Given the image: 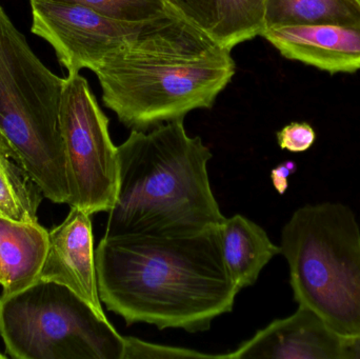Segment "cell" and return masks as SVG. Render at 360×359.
<instances>
[{
    "mask_svg": "<svg viewBox=\"0 0 360 359\" xmlns=\"http://www.w3.org/2000/svg\"><path fill=\"white\" fill-rule=\"evenodd\" d=\"M220 227L186 235L103 236L95 250L101 303L127 326L210 330L232 312L240 292L224 263Z\"/></svg>",
    "mask_w": 360,
    "mask_h": 359,
    "instance_id": "6da1fadb",
    "label": "cell"
},
{
    "mask_svg": "<svg viewBox=\"0 0 360 359\" xmlns=\"http://www.w3.org/2000/svg\"><path fill=\"white\" fill-rule=\"evenodd\" d=\"M235 71L231 51L181 15L167 17L93 70L105 107L137 131L211 109Z\"/></svg>",
    "mask_w": 360,
    "mask_h": 359,
    "instance_id": "7a4b0ae2",
    "label": "cell"
},
{
    "mask_svg": "<svg viewBox=\"0 0 360 359\" xmlns=\"http://www.w3.org/2000/svg\"><path fill=\"white\" fill-rule=\"evenodd\" d=\"M212 157L200 137L188 136L184 120L148 133L132 130L117 147V194L105 237L186 235L220 227L226 216L210 183Z\"/></svg>",
    "mask_w": 360,
    "mask_h": 359,
    "instance_id": "3957f363",
    "label": "cell"
},
{
    "mask_svg": "<svg viewBox=\"0 0 360 359\" xmlns=\"http://www.w3.org/2000/svg\"><path fill=\"white\" fill-rule=\"evenodd\" d=\"M294 299L342 339L360 334V228L338 202L297 209L281 231Z\"/></svg>",
    "mask_w": 360,
    "mask_h": 359,
    "instance_id": "277c9868",
    "label": "cell"
},
{
    "mask_svg": "<svg viewBox=\"0 0 360 359\" xmlns=\"http://www.w3.org/2000/svg\"><path fill=\"white\" fill-rule=\"evenodd\" d=\"M63 84L65 78L38 58L0 6V132L54 204L70 200L59 128Z\"/></svg>",
    "mask_w": 360,
    "mask_h": 359,
    "instance_id": "5b68a950",
    "label": "cell"
},
{
    "mask_svg": "<svg viewBox=\"0 0 360 359\" xmlns=\"http://www.w3.org/2000/svg\"><path fill=\"white\" fill-rule=\"evenodd\" d=\"M0 335L14 359H124V337L73 291L37 280L0 296Z\"/></svg>",
    "mask_w": 360,
    "mask_h": 359,
    "instance_id": "8992f818",
    "label": "cell"
},
{
    "mask_svg": "<svg viewBox=\"0 0 360 359\" xmlns=\"http://www.w3.org/2000/svg\"><path fill=\"white\" fill-rule=\"evenodd\" d=\"M59 128L67 159L68 204L91 216L109 213L117 194V147L110 136L109 118L79 73L65 78Z\"/></svg>",
    "mask_w": 360,
    "mask_h": 359,
    "instance_id": "52a82bcc",
    "label": "cell"
},
{
    "mask_svg": "<svg viewBox=\"0 0 360 359\" xmlns=\"http://www.w3.org/2000/svg\"><path fill=\"white\" fill-rule=\"evenodd\" d=\"M32 33L46 40L69 74L95 69L103 58L134 41L167 17L146 21L110 18L78 4L30 0Z\"/></svg>",
    "mask_w": 360,
    "mask_h": 359,
    "instance_id": "ba28073f",
    "label": "cell"
},
{
    "mask_svg": "<svg viewBox=\"0 0 360 359\" xmlns=\"http://www.w3.org/2000/svg\"><path fill=\"white\" fill-rule=\"evenodd\" d=\"M67 287L107 318L97 284L91 215L71 207L67 218L49 231V248L39 280Z\"/></svg>",
    "mask_w": 360,
    "mask_h": 359,
    "instance_id": "9c48e42d",
    "label": "cell"
},
{
    "mask_svg": "<svg viewBox=\"0 0 360 359\" xmlns=\"http://www.w3.org/2000/svg\"><path fill=\"white\" fill-rule=\"evenodd\" d=\"M344 339L323 318L300 306L289 318L276 320L228 354L229 359H342Z\"/></svg>",
    "mask_w": 360,
    "mask_h": 359,
    "instance_id": "30bf717a",
    "label": "cell"
},
{
    "mask_svg": "<svg viewBox=\"0 0 360 359\" xmlns=\"http://www.w3.org/2000/svg\"><path fill=\"white\" fill-rule=\"evenodd\" d=\"M285 58L330 74L360 70V27L347 25H285L262 34Z\"/></svg>",
    "mask_w": 360,
    "mask_h": 359,
    "instance_id": "8fae6325",
    "label": "cell"
},
{
    "mask_svg": "<svg viewBox=\"0 0 360 359\" xmlns=\"http://www.w3.org/2000/svg\"><path fill=\"white\" fill-rule=\"evenodd\" d=\"M184 19L228 51L262 36L268 0H167Z\"/></svg>",
    "mask_w": 360,
    "mask_h": 359,
    "instance_id": "7c38bea8",
    "label": "cell"
},
{
    "mask_svg": "<svg viewBox=\"0 0 360 359\" xmlns=\"http://www.w3.org/2000/svg\"><path fill=\"white\" fill-rule=\"evenodd\" d=\"M49 248V231L38 223H20L0 215L2 293L23 290L39 280Z\"/></svg>",
    "mask_w": 360,
    "mask_h": 359,
    "instance_id": "4fadbf2b",
    "label": "cell"
},
{
    "mask_svg": "<svg viewBox=\"0 0 360 359\" xmlns=\"http://www.w3.org/2000/svg\"><path fill=\"white\" fill-rule=\"evenodd\" d=\"M222 256L233 282L239 290L253 286L281 247L271 242L266 232L243 215L224 219L220 227Z\"/></svg>",
    "mask_w": 360,
    "mask_h": 359,
    "instance_id": "5bb4252c",
    "label": "cell"
},
{
    "mask_svg": "<svg viewBox=\"0 0 360 359\" xmlns=\"http://www.w3.org/2000/svg\"><path fill=\"white\" fill-rule=\"evenodd\" d=\"M21 158L0 132V215L20 223H38L44 198Z\"/></svg>",
    "mask_w": 360,
    "mask_h": 359,
    "instance_id": "9a60e30c",
    "label": "cell"
},
{
    "mask_svg": "<svg viewBox=\"0 0 360 359\" xmlns=\"http://www.w3.org/2000/svg\"><path fill=\"white\" fill-rule=\"evenodd\" d=\"M326 23L360 27L359 0H268L266 2V29Z\"/></svg>",
    "mask_w": 360,
    "mask_h": 359,
    "instance_id": "2e32d148",
    "label": "cell"
},
{
    "mask_svg": "<svg viewBox=\"0 0 360 359\" xmlns=\"http://www.w3.org/2000/svg\"><path fill=\"white\" fill-rule=\"evenodd\" d=\"M78 4L110 18L124 21H146L167 15L179 14L167 0H52ZM180 15V14H179Z\"/></svg>",
    "mask_w": 360,
    "mask_h": 359,
    "instance_id": "e0dca14e",
    "label": "cell"
},
{
    "mask_svg": "<svg viewBox=\"0 0 360 359\" xmlns=\"http://www.w3.org/2000/svg\"><path fill=\"white\" fill-rule=\"evenodd\" d=\"M124 337V359H229L228 354H205L186 348L170 347V346L158 345L148 343L133 337Z\"/></svg>",
    "mask_w": 360,
    "mask_h": 359,
    "instance_id": "ac0fdd59",
    "label": "cell"
},
{
    "mask_svg": "<svg viewBox=\"0 0 360 359\" xmlns=\"http://www.w3.org/2000/svg\"><path fill=\"white\" fill-rule=\"evenodd\" d=\"M277 143L283 150L302 153L308 151L316 141V133L308 122H291L276 134Z\"/></svg>",
    "mask_w": 360,
    "mask_h": 359,
    "instance_id": "d6986e66",
    "label": "cell"
},
{
    "mask_svg": "<svg viewBox=\"0 0 360 359\" xmlns=\"http://www.w3.org/2000/svg\"><path fill=\"white\" fill-rule=\"evenodd\" d=\"M297 171V164L292 160L277 164L271 171V181L278 194L283 195L289 188V177Z\"/></svg>",
    "mask_w": 360,
    "mask_h": 359,
    "instance_id": "ffe728a7",
    "label": "cell"
},
{
    "mask_svg": "<svg viewBox=\"0 0 360 359\" xmlns=\"http://www.w3.org/2000/svg\"><path fill=\"white\" fill-rule=\"evenodd\" d=\"M360 358V334L352 339H344L342 359Z\"/></svg>",
    "mask_w": 360,
    "mask_h": 359,
    "instance_id": "44dd1931",
    "label": "cell"
},
{
    "mask_svg": "<svg viewBox=\"0 0 360 359\" xmlns=\"http://www.w3.org/2000/svg\"><path fill=\"white\" fill-rule=\"evenodd\" d=\"M8 358V355H4V354H2L1 352H0V359H6Z\"/></svg>",
    "mask_w": 360,
    "mask_h": 359,
    "instance_id": "7402d4cb",
    "label": "cell"
},
{
    "mask_svg": "<svg viewBox=\"0 0 360 359\" xmlns=\"http://www.w3.org/2000/svg\"><path fill=\"white\" fill-rule=\"evenodd\" d=\"M0 285H1V275H0Z\"/></svg>",
    "mask_w": 360,
    "mask_h": 359,
    "instance_id": "603a6c76",
    "label": "cell"
},
{
    "mask_svg": "<svg viewBox=\"0 0 360 359\" xmlns=\"http://www.w3.org/2000/svg\"><path fill=\"white\" fill-rule=\"evenodd\" d=\"M359 4H360V0H359Z\"/></svg>",
    "mask_w": 360,
    "mask_h": 359,
    "instance_id": "cb8c5ba5",
    "label": "cell"
}]
</instances>
